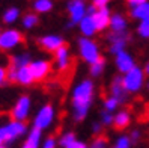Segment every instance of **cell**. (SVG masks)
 <instances>
[{
    "instance_id": "1",
    "label": "cell",
    "mask_w": 149,
    "mask_h": 148,
    "mask_svg": "<svg viewBox=\"0 0 149 148\" xmlns=\"http://www.w3.org/2000/svg\"><path fill=\"white\" fill-rule=\"evenodd\" d=\"M93 97V83L91 80H84L74 89L72 94V106H74V118L81 121L86 118L87 110L91 107Z\"/></svg>"
},
{
    "instance_id": "2",
    "label": "cell",
    "mask_w": 149,
    "mask_h": 148,
    "mask_svg": "<svg viewBox=\"0 0 149 148\" xmlns=\"http://www.w3.org/2000/svg\"><path fill=\"white\" fill-rule=\"evenodd\" d=\"M122 82H124V86H125V89L128 92H137L143 86L145 71L140 69L139 67H133L130 71L125 73L124 77H122Z\"/></svg>"
},
{
    "instance_id": "3",
    "label": "cell",
    "mask_w": 149,
    "mask_h": 148,
    "mask_svg": "<svg viewBox=\"0 0 149 148\" xmlns=\"http://www.w3.org/2000/svg\"><path fill=\"white\" fill-rule=\"evenodd\" d=\"M21 42H24V36L18 30H6L0 33V50L3 51L11 50L18 44H21Z\"/></svg>"
},
{
    "instance_id": "4",
    "label": "cell",
    "mask_w": 149,
    "mask_h": 148,
    "mask_svg": "<svg viewBox=\"0 0 149 148\" xmlns=\"http://www.w3.org/2000/svg\"><path fill=\"white\" fill-rule=\"evenodd\" d=\"M78 47H80V53H81V58L86 60V62H95L96 59H100V50H98V46L92 42L91 39H86V38H81L78 41Z\"/></svg>"
},
{
    "instance_id": "5",
    "label": "cell",
    "mask_w": 149,
    "mask_h": 148,
    "mask_svg": "<svg viewBox=\"0 0 149 148\" xmlns=\"http://www.w3.org/2000/svg\"><path fill=\"white\" fill-rule=\"evenodd\" d=\"M0 133H2L3 142H11L15 137H18L23 133H26V126L21 121H12V123L6 124L5 127L0 128Z\"/></svg>"
},
{
    "instance_id": "6",
    "label": "cell",
    "mask_w": 149,
    "mask_h": 148,
    "mask_svg": "<svg viewBox=\"0 0 149 148\" xmlns=\"http://www.w3.org/2000/svg\"><path fill=\"white\" fill-rule=\"evenodd\" d=\"M109 41H110V51L111 53H119V51L125 50V46H127V41H128V33L125 30L122 32H111L109 35Z\"/></svg>"
},
{
    "instance_id": "7",
    "label": "cell",
    "mask_w": 149,
    "mask_h": 148,
    "mask_svg": "<svg viewBox=\"0 0 149 148\" xmlns=\"http://www.w3.org/2000/svg\"><path fill=\"white\" fill-rule=\"evenodd\" d=\"M53 116H54V110H53V106L51 104H47V106H44L39 114L36 115V118H35V127H38L41 130L47 128L51 121H53Z\"/></svg>"
},
{
    "instance_id": "8",
    "label": "cell",
    "mask_w": 149,
    "mask_h": 148,
    "mask_svg": "<svg viewBox=\"0 0 149 148\" xmlns=\"http://www.w3.org/2000/svg\"><path fill=\"white\" fill-rule=\"evenodd\" d=\"M68 12H69V17H71V21H69L68 26L80 23V20L83 18L84 14H86L84 3L81 2V0H72V2L68 3Z\"/></svg>"
},
{
    "instance_id": "9",
    "label": "cell",
    "mask_w": 149,
    "mask_h": 148,
    "mask_svg": "<svg viewBox=\"0 0 149 148\" xmlns=\"http://www.w3.org/2000/svg\"><path fill=\"white\" fill-rule=\"evenodd\" d=\"M29 109H30V98L29 97H21L14 106L11 115H12V118L15 121H23V119L27 118Z\"/></svg>"
},
{
    "instance_id": "10",
    "label": "cell",
    "mask_w": 149,
    "mask_h": 148,
    "mask_svg": "<svg viewBox=\"0 0 149 148\" xmlns=\"http://www.w3.org/2000/svg\"><path fill=\"white\" fill-rule=\"evenodd\" d=\"M92 18L95 21L96 30H104L106 27L110 26V11L107 9V6L98 8V9L92 14Z\"/></svg>"
},
{
    "instance_id": "11",
    "label": "cell",
    "mask_w": 149,
    "mask_h": 148,
    "mask_svg": "<svg viewBox=\"0 0 149 148\" xmlns=\"http://www.w3.org/2000/svg\"><path fill=\"white\" fill-rule=\"evenodd\" d=\"M29 67L35 80H44L51 71V65L47 60H36V62H32Z\"/></svg>"
},
{
    "instance_id": "12",
    "label": "cell",
    "mask_w": 149,
    "mask_h": 148,
    "mask_svg": "<svg viewBox=\"0 0 149 148\" xmlns=\"http://www.w3.org/2000/svg\"><path fill=\"white\" fill-rule=\"evenodd\" d=\"M116 67L120 73L125 74L133 67H136V64H134V59L131 58V55H128L125 50H122L119 53H116Z\"/></svg>"
},
{
    "instance_id": "13",
    "label": "cell",
    "mask_w": 149,
    "mask_h": 148,
    "mask_svg": "<svg viewBox=\"0 0 149 148\" xmlns=\"http://www.w3.org/2000/svg\"><path fill=\"white\" fill-rule=\"evenodd\" d=\"M110 92L111 95L115 97L119 103H124L127 100V95H128V91L125 89L124 86V82H122V77H115L111 82V86H110Z\"/></svg>"
},
{
    "instance_id": "14",
    "label": "cell",
    "mask_w": 149,
    "mask_h": 148,
    "mask_svg": "<svg viewBox=\"0 0 149 148\" xmlns=\"http://www.w3.org/2000/svg\"><path fill=\"white\" fill-rule=\"evenodd\" d=\"M63 44V39L56 35H50V36H44L39 39V47L45 51H56V48H59Z\"/></svg>"
},
{
    "instance_id": "15",
    "label": "cell",
    "mask_w": 149,
    "mask_h": 148,
    "mask_svg": "<svg viewBox=\"0 0 149 148\" xmlns=\"http://www.w3.org/2000/svg\"><path fill=\"white\" fill-rule=\"evenodd\" d=\"M33 74L30 71V67L29 65H23L20 67L18 69H17V80L15 82H18L21 85H30L33 82Z\"/></svg>"
},
{
    "instance_id": "16",
    "label": "cell",
    "mask_w": 149,
    "mask_h": 148,
    "mask_svg": "<svg viewBox=\"0 0 149 148\" xmlns=\"http://www.w3.org/2000/svg\"><path fill=\"white\" fill-rule=\"evenodd\" d=\"M130 121H131V116L127 110H120L119 114L113 118V127H115L116 130H124L130 126Z\"/></svg>"
},
{
    "instance_id": "17",
    "label": "cell",
    "mask_w": 149,
    "mask_h": 148,
    "mask_svg": "<svg viewBox=\"0 0 149 148\" xmlns=\"http://www.w3.org/2000/svg\"><path fill=\"white\" fill-rule=\"evenodd\" d=\"M131 17L136 18V20L149 18V3L145 2V3L137 5V6H133L131 8Z\"/></svg>"
},
{
    "instance_id": "18",
    "label": "cell",
    "mask_w": 149,
    "mask_h": 148,
    "mask_svg": "<svg viewBox=\"0 0 149 148\" xmlns=\"http://www.w3.org/2000/svg\"><path fill=\"white\" fill-rule=\"evenodd\" d=\"M80 29L81 32L86 35V36H91L96 32V27H95V21L92 18V15H84L83 18L80 20Z\"/></svg>"
},
{
    "instance_id": "19",
    "label": "cell",
    "mask_w": 149,
    "mask_h": 148,
    "mask_svg": "<svg viewBox=\"0 0 149 148\" xmlns=\"http://www.w3.org/2000/svg\"><path fill=\"white\" fill-rule=\"evenodd\" d=\"M110 27L113 32H122L127 29V20L124 15L120 14H115L110 17Z\"/></svg>"
},
{
    "instance_id": "20",
    "label": "cell",
    "mask_w": 149,
    "mask_h": 148,
    "mask_svg": "<svg viewBox=\"0 0 149 148\" xmlns=\"http://www.w3.org/2000/svg\"><path fill=\"white\" fill-rule=\"evenodd\" d=\"M39 139H41V128L33 127L32 132L29 133V137L26 139V142H24L23 148H38Z\"/></svg>"
},
{
    "instance_id": "21",
    "label": "cell",
    "mask_w": 149,
    "mask_h": 148,
    "mask_svg": "<svg viewBox=\"0 0 149 148\" xmlns=\"http://www.w3.org/2000/svg\"><path fill=\"white\" fill-rule=\"evenodd\" d=\"M33 8L36 12H48L53 9V2L51 0H35Z\"/></svg>"
},
{
    "instance_id": "22",
    "label": "cell",
    "mask_w": 149,
    "mask_h": 148,
    "mask_svg": "<svg viewBox=\"0 0 149 148\" xmlns=\"http://www.w3.org/2000/svg\"><path fill=\"white\" fill-rule=\"evenodd\" d=\"M104 65H106V60H104L102 58H100V59H96L95 62H92L91 64V74L92 76H100L101 73H102V69H104Z\"/></svg>"
},
{
    "instance_id": "23",
    "label": "cell",
    "mask_w": 149,
    "mask_h": 148,
    "mask_svg": "<svg viewBox=\"0 0 149 148\" xmlns=\"http://www.w3.org/2000/svg\"><path fill=\"white\" fill-rule=\"evenodd\" d=\"M38 21H39V18H38L36 14H26L24 18H23V26L30 29V27H35V26L38 24Z\"/></svg>"
},
{
    "instance_id": "24",
    "label": "cell",
    "mask_w": 149,
    "mask_h": 148,
    "mask_svg": "<svg viewBox=\"0 0 149 148\" xmlns=\"http://www.w3.org/2000/svg\"><path fill=\"white\" fill-rule=\"evenodd\" d=\"M27 62H29V56H27V55H21V56H14V58H11V64H9V65L18 69V68L23 67V65H27Z\"/></svg>"
},
{
    "instance_id": "25",
    "label": "cell",
    "mask_w": 149,
    "mask_h": 148,
    "mask_svg": "<svg viewBox=\"0 0 149 148\" xmlns=\"http://www.w3.org/2000/svg\"><path fill=\"white\" fill-rule=\"evenodd\" d=\"M18 15H20V11L17 9V8H9L6 12H5V15H3V21L5 23H14L17 18H18Z\"/></svg>"
},
{
    "instance_id": "26",
    "label": "cell",
    "mask_w": 149,
    "mask_h": 148,
    "mask_svg": "<svg viewBox=\"0 0 149 148\" xmlns=\"http://www.w3.org/2000/svg\"><path fill=\"white\" fill-rule=\"evenodd\" d=\"M137 33L142 38H149V18L140 20V24L137 26Z\"/></svg>"
},
{
    "instance_id": "27",
    "label": "cell",
    "mask_w": 149,
    "mask_h": 148,
    "mask_svg": "<svg viewBox=\"0 0 149 148\" xmlns=\"http://www.w3.org/2000/svg\"><path fill=\"white\" fill-rule=\"evenodd\" d=\"M107 137L106 136H96L95 141L92 142L91 148H107Z\"/></svg>"
},
{
    "instance_id": "28",
    "label": "cell",
    "mask_w": 149,
    "mask_h": 148,
    "mask_svg": "<svg viewBox=\"0 0 149 148\" xmlns=\"http://www.w3.org/2000/svg\"><path fill=\"white\" fill-rule=\"evenodd\" d=\"M118 104H119V101L113 97H109V98H106V101H104V107H106V110H109V112H111V110H115L116 107H118Z\"/></svg>"
},
{
    "instance_id": "29",
    "label": "cell",
    "mask_w": 149,
    "mask_h": 148,
    "mask_svg": "<svg viewBox=\"0 0 149 148\" xmlns=\"http://www.w3.org/2000/svg\"><path fill=\"white\" fill-rule=\"evenodd\" d=\"M74 141H75V135L74 133H66V135H63L62 137H60V145L66 148L69 144H72Z\"/></svg>"
},
{
    "instance_id": "30",
    "label": "cell",
    "mask_w": 149,
    "mask_h": 148,
    "mask_svg": "<svg viewBox=\"0 0 149 148\" xmlns=\"http://www.w3.org/2000/svg\"><path fill=\"white\" fill-rule=\"evenodd\" d=\"M130 145H131V139L128 136H120L116 142L118 148H130Z\"/></svg>"
},
{
    "instance_id": "31",
    "label": "cell",
    "mask_w": 149,
    "mask_h": 148,
    "mask_svg": "<svg viewBox=\"0 0 149 148\" xmlns=\"http://www.w3.org/2000/svg\"><path fill=\"white\" fill-rule=\"evenodd\" d=\"M101 118H102V124H106V126H109V124L113 123V116H111V114H110L109 110H104Z\"/></svg>"
},
{
    "instance_id": "32",
    "label": "cell",
    "mask_w": 149,
    "mask_h": 148,
    "mask_svg": "<svg viewBox=\"0 0 149 148\" xmlns=\"http://www.w3.org/2000/svg\"><path fill=\"white\" fill-rule=\"evenodd\" d=\"M109 2H111V0H93L92 5H95L96 8H104V6H107Z\"/></svg>"
},
{
    "instance_id": "33",
    "label": "cell",
    "mask_w": 149,
    "mask_h": 148,
    "mask_svg": "<svg viewBox=\"0 0 149 148\" xmlns=\"http://www.w3.org/2000/svg\"><path fill=\"white\" fill-rule=\"evenodd\" d=\"M44 148H56V141L54 137H48L45 144H44Z\"/></svg>"
},
{
    "instance_id": "34",
    "label": "cell",
    "mask_w": 149,
    "mask_h": 148,
    "mask_svg": "<svg viewBox=\"0 0 149 148\" xmlns=\"http://www.w3.org/2000/svg\"><path fill=\"white\" fill-rule=\"evenodd\" d=\"M66 148H87L86 147V144H83V142H78V141H74L72 144H69Z\"/></svg>"
},
{
    "instance_id": "35",
    "label": "cell",
    "mask_w": 149,
    "mask_h": 148,
    "mask_svg": "<svg viewBox=\"0 0 149 148\" xmlns=\"http://www.w3.org/2000/svg\"><path fill=\"white\" fill-rule=\"evenodd\" d=\"M145 2H148V0H127V3L133 8V6H137V5H140V3H145Z\"/></svg>"
},
{
    "instance_id": "36",
    "label": "cell",
    "mask_w": 149,
    "mask_h": 148,
    "mask_svg": "<svg viewBox=\"0 0 149 148\" xmlns=\"http://www.w3.org/2000/svg\"><path fill=\"white\" fill-rule=\"evenodd\" d=\"M139 137H140V132H139V130H134V132L133 133H131V142H137L139 141Z\"/></svg>"
},
{
    "instance_id": "37",
    "label": "cell",
    "mask_w": 149,
    "mask_h": 148,
    "mask_svg": "<svg viewBox=\"0 0 149 148\" xmlns=\"http://www.w3.org/2000/svg\"><path fill=\"white\" fill-rule=\"evenodd\" d=\"M5 80H6V69L0 67V85H2Z\"/></svg>"
},
{
    "instance_id": "38",
    "label": "cell",
    "mask_w": 149,
    "mask_h": 148,
    "mask_svg": "<svg viewBox=\"0 0 149 148\" xmlns=\"http://www.w3.org/2000/svg\"><path fill=\"white\" fill-rule=\"evenodd\" d=\"M92 128H93V133H96V135L101 133V124H96V123H95Z\"/></svg>"
},
{
    "instance_id": "39",
    "label": "cell",
    "mask_w": 149,
    "mask_h": 148,
    "mask_svg": "<svg viewBox=\"0 0 149 148\" xmlns=\"http://www.w3.org/2000/svg\"><path fill=\"white\" fill-rule=\"evenodd\" d=\"M143 71H145V74H146V76H149V62L146 64V67H145V69H143Z\"/></svg>"
},
{
    "instance_id": "40",
    "label": "cell",
    "mask_w": 149,
    "mask_h": 148,
    "mask_svg": "<svg viewBox=\"0 0 149 148\" xmlns=\"http://www.w3.org/2000/svg\"><path fill=\"white\" fill-rule=\"evenodd\" d=\"M3 144V137H2V133H0V145Z\"/></svg>"
},
{
    "instance_id": "41",
    "label": "cell",
    "mask_w": 149,
    "mask_h": 148,
    "mask_svg": "<svg viewBox=\"0 0 149 148\" xmlns=\"http://www.w3.org/2000/svg\"><path fill=\"white\" fill-rule=\"evenodd\" d=\"M148 118H149V107H148Z\"/></svg>"
},
{
    "instance_id": "42",
    "label": "cell",
    "mask_w": 149,
    "mask_h": 148,
    "mask_svg": "<svg viewBox=\"0 0 149 148\" xmlns=\"http://www.w3.org/2000/svg\"><path fill=\"white\" fill-rule=\"evenodd\" d=\"M0 148H5V147H3V144H2V145H0Z\"/></svg>"
},
{
    "instance_id": "43",
    "label": "cell",
    "mask_w": 149,
    "mask_h": 148,
    "mask_svg": "<svg viewBox=\"0 0 149 148\" xmlns=\"http://www.w3.org/2000/svg\"><path fill=\"white\" fill-rule=\"evenodd\" d=\"M115 148H118V147H115Z\"/></svg>"
},
{
    "instance_id": "44",
    "label": "cell",
    "mask_w": 149,
    "mask_h": 148,
    "mask_svg": "<svg viewBox=\"0 0 149 148\" xmlns=\"http://www.w3.org/2000/svg\"><path fill=\"white\" fill-rule=\"evenodd\" d=\"M81 2H83V0H81Z\"/></svg>"
},
{
    "instance_id": "45",
    "label": "cell",
    "mask_w": 149,
    "mask_h": 148,
    "mask_svg": "<svg viewBox=\"0 0 149 148\" xmlns=\"http://www.w3.org/2000/svg\"><path fill=\"white\" fill-rule=\"evenodd\" d=\"M148 86H149V85H148Z\"/></svg>"
}]
</instances>
